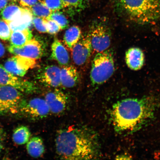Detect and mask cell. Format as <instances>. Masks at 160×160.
Here are the masks:
<instances>
[{
  "label": "cell",
  "instance_id": "1",
  "mask_svg": "<svg viewBox=\"0 0 160 160\" xmlns=\"http://www.w3.org/2000/svg\"><path fill=\"white\" fill-rule=\"evenodd\" d=\"M55 147L58 155L62 159H95L98 154L95 134L83 128H69L60 131L55 139Z\"/></svg>",
  "mask_w": 160,
  "mask_h": 160
},
{
  "label": "cell",
  "instance_id": "2",
  "mask_svg": "<svg viewBox=\"0 0 160 160\" xmlns=\"http://www.w3.org/2000/svg\"><path fill=\"white\" fill-rule=\"evenodd\" d=\"M155 100L151 98L126 99L114 105L111 116L116 131L125 132L135 131L153 115Z\"/></svg>",
  "mask_w": 160,
  "mask_h": 160
},
{
  "label": "cell",
  "instance_id": "3",
  "mask_svg": "<svg viewBox=\"0 0 160 160\" xmlns=\"http://www.w3.org/2000/svg\"><path fill=\"white\" fill-rule=\"evenodd\" d=\"M118 7L134 22L147 25L160 19V0H118Z\"/></svg>",
  "mask_w": 160,
  "mask_h": 160
},
{
  "label": "cell",
  "instance_id": "4",
  "mask_svg": "<svg viewBox=\"0 0 160 160\" xmlns=\"http://www.w3.org/2000/svg\"><path fill=\"white\" fill-rule=\"evenodd\" d=\"M112 50L108 49L97 53L92 63L90 79L94 85L102 84L108 80L115 71Z\"/></svg>",
  "mask_w": 160,
  "mask_h": 160
},
{
  "label": "cell",
  "instance_id": "5",
  "mask_svg": "<svg viewBox=\"0 0 160 160\" xmlns=\"http://www.w3.org/2000/svg\"><path fill=\"white\" fill-rule=\"evenodd\" d=\"M22 101L21 92L18 90L0 85V113L18 112Z\"/></svg>",
  "mask_w": 160,
  "mask_h": 160
},
{
  "label": "cell",
  "instance_id": "6",
  "mask_svg": "<svg viewBox=\"0 0 160 160\" xmlns=\"http://www.w3.org/2000/svg\"><path fill=\"white\" fill-rule=\"evenodd\" d=\"M90 35L94 51L99 53L109 48L111 42L112 32L107 21L103 20L96 23Z\"/></svg>",
  "mask_w": 160,
  "mask_h": 160
},
{
  "label": "cell",
  "instance_id": "7",
  "mask_svg": "<svg viewBox=\"0 0 160 160\" xmlns=\"http://www.w3.org/2000/svg\"><path fill=\"white\" fill-rule=\"evenodd\" d=\"M19 112L26 117L35 119L44 118L50 112L45 100L40 98L22 101Z\"/></svg>",
  "mask_w": 160,
  "mask_h": 160
},
{
  "label": "cell",
  "instance_id": "8",
  "mask_svg": "<svg viewBox=\"0 0 160 160\" xmlns=\"http://www.w3.org/2000/svg\"><path fill=\"white\" fill-rule=\"evenodd\" d=\"M0 85L11 86L21 92L26 93H33L37 90V88L33 83L12 74L1 64H0Z\"/></svg>",
  "mask_w": 160,
  "mask_h": 160
},
{
  "label": "cell",
  "instance_id": "9",
  "mask_svg": "<svg viewBox=\"0 0 160 160\" xmlns=\"http://www.w3.org/2000/svg\"><path fill=\"white\" fill-rule=\"evenodd\" d=\"M37 65L36 60L15 55L6 61L4 67L12 74L23 77L28 70L35 67Z\"/></svg>",
  "mask_w": 160,
  "mask_h": 160
},
{
  "label": "cell",
  "instance_id": "10",
  "mask_svg": "<svg viewBox=\"0 0 160 160\" xmlns=\"http://www.w3.org/2000/svg\"><path fill=\"white\" fill-rule=\"evenodd\" d=\"M92 50L91 35L89 33L81 38L72 49V58L74 62L79 66L85 64L91 57Z\"/></svg>",
  "mask_w": 160,
  "mask_h": 160
},
{
  "label": "cell",
  "instance_id": "11",
  "mask_svg": "<svg viewBox=\"0 0 160 160\" xmlns=\"http://www.w3.org/2000/svg\"><path fill=\"white\" fill-rule=\"evenodd\" d=\"M8 50L10 53L15 55L37 60L43 54V49L41 43L34 39H32L21 47L11 46Z\"/></svg>",
  "mask_w": 160,
  "mask_h": 160
},
{
  "label": "cell",
  "instance_id": "12",
  "mask_svg": "<svg viewBox=\"0 0 160 160\" xmlns=\"http://www.w3.org/2000/svg\"><path fill=\"white\" fill-rule=\"evenodd\" d=\"M45 101L50 111L54 114H59L65 111L68 104L67 95L59 90H55L48 93Z\"/></svg>",
  "mask_w": 160,
  "mask_h": 160
},
{
  "label": "cell",
  "instance_id": "13",
  "mask_svg": "<svg viewBox=\"0 0 160 160\" xmlns=\"http://www.w3.org/2000/svg\"><path fill=\"white\" fill-rule=\"evenodd\" d=\"M40 83L48 87L57 88L61 85V69L55 65H49L38 75Z\"/></svg>",
  "mask_w": 160,
  "mask_h": 160
},
{
  "label": "cell",
  "instance_id": "14",
  "mask_svg": "<svg viewBox=\"0 0 160 160\" xmlns=\"http://www.w3.org/2000/svg\"><path fill=\"white\" fill-rule=\"evenodd\" d=\"M125 61L129 68L133 71H138L144 64V54L139 48H130L126 52Z\"/></svg>",
  "mask_w": 160,
  "mask_h": 160
},
{
  "label": "cell",
  "instance_id": "15",
  "mask_svg": "<svg viewBox=\"0 0 160 160\" xmlns=\"http://www.w3.org/2000/svg\"><path fill=\"white\" fill-rule=\"evenodd\" d=\"M52 59L63 67L69 64L70 58L68 52L65 46L59 40L56 39L51 46Z\"/></svg>",
  "mask_w": 160,
  "mask_h": 160
},
{
  "label": "cell",
  "instance_id": "16",
  "mask_svg": "<svg viewBox=\"0 0 160 160\" xmlns=\"http://www.w3.org/2000/svg\"><path fill=\"white\" fill-rule=\"evenodd\" d=\"M79 80L78 72L73 66L67 65L61 69V85L63 87L73 88L77 85Z\"/></svg>",
  "mask_w": 160,
  "mask_h": 160
},
{
  "label": "cell",
  "instance_id": "17",
  "mask_svg": "<svg viewBox=\"0 0 160 160\" xmlns=\"http://www.w3.org/2000/svg\"><path fill=\"white\" fill-rule=\"evenodd\" d=\"M33 19V14L31 10L23 8L21 17L15 21L8 23L12 31H21L29 29L32 23Z\"/></svg>",
  "mask_w": 160,
  "mask_h": 160
},
{
  "label": "cell",
  "instance_id": "18",
  "mask_svg": "<svg viewBox=\"0 0 160 160\" xmlns=\"http://www.w3.org/2000/svg\"><path fill=\"white\" fill-rule=\"evenodd\" d=\"M28 153L31 157L38 158L43 155L45 151L42 140L39 137H34L27 143Z\"/></svg>",
  "mask_w": 160,
  "mask_h": 160
},
{
  "label": "cell",
  "instance_id": "19",
  "mask_svg": "<svg viewBox=\"0 0 160 160\" xmlns=\"http://www.w3.org/2000/svg\"><path fill=\"white\" fill-rule=\"evenodd\" d=\"M33 35L29 29L12 31L10 40L11 45L21 47L32 39Z\"/></svg>",
  "mask_w": 160,
  "mask_h": 160
},
{
  "label": "cell",
  "instance_id": "20",
  "mask_svg": "<svg viewBox=\"0 0 160 160\" xmlns=\"http://www.w3.org/2000/svg\"><path fill=\"white\" fill-rule=\"evenodd\" d=\"M82 32L80 28L73 26L66 31L64 36V41L67 47L72 49L81 38Z\"/></svg>",
  "mask_w": 160,
  "mask_h": 160
},
{
  "label": "cell",
  "instance_id": "21",
  "mask_svg": "<svg viewBox=\"0 0 160 160\" xmlns=\"http://www.w3.org/2000/svg\"><path fill=\"white\" fill-rule=\"evenodd\" d=\"M23 8L15 5H10L2 10L1 16L3 20L8 23L19 19L21 17Z\"/></svg>",
  "mask_w": 160,
  "mask_h": 160
},
{
  "label": "cell",
  "instance_id": "22",
  "mask_svg": "<svg viewBox=\"0 0 160 160\" xmlns=\"http://www.w3.org/2000/svg\"><path fill=\"white\" fill-rule=\"evenodd\" d=\"M31 133L28 128L25 126H21L14 130L12 135V139L18 145L27 143L30 139Z\"/></svg>",
  "mask_w": 160,
  "mask_h": 160
},
{
  "label": "cell",
  "instance_id": "23",
  "mask_svg": "<svg viewBox=\"0 0 160 160\" xmlns=\"http://www.w3.org/2000/svg\"><path fill=\"white\" fill-rule=\"evenodd\" d=\"M32 13L36 17L43 19L48 18L52 12L42 2L39 1L30 9Z\"/></svg>",
  "mask_w": 160,
  "mask_h": 160
},
{
  "label": "cell",
  "instance_id": "24",
  "mask_svg": "<svg viewBox=\"0 0 160 160\" xmlns=\"http://www.w3.org/2000/svg\"><path fill=\"white\" fill-rule=\"evenodd\" d=\"M48 19L55 22L61 27V30L65 29L68 27L69 21L67 18L59 11L52 12Z\"/></svg>",
  "mask_w": 160,
  "mask_h": 160
},
{
  "label": "cell",
  "instance_id": "25",
  "mask_svg": "<svg viewBox=\"0 0 160 160\" xmlns=\"http://www.w3.org/2000/svg\"><path fill=\"white\" fill-rule=\"evenodd\" d=\"M12 32L8 24L3 19L0 20V39L4 41L9 40Z\"/></svg>",
  "mask_w": 160,
  "mask_h": 160
},
{
  "label": "cell",
  "instance_id": "26",
  "mask_svg": "<svg viewBox=\"0 0 160 160\" xmlns=\"http://www.w3.org/2000/svg\"><path fill=\"white\" fill-rule=\"evenodd\" d=\"M64 8L82 9L85 7V0H62Z\"/></svg>",
  "mask_w": 160,
  "mask_h": 160
},
{
  "label": "cell",
  "instance_id": "27",
  "mask_svg": "<svg viewBox=\"0 0 160 160\" xmlns=\"http://www.w3.org/2000/svg\"><path fill=\"white\" fill-rule=\"evenodd\" d=\"M41 1L44 3L52 12L59 11L64 8L62 0H42Z\"/></svg>",
  "mask_w": 160,
  "mask_h": 160
},
{
  "label": "cell",
  "instance_id": "28",
  "mask_svg": "<svg viewBox=\"0 0 160 160\" xmlns=\"http://www.w3.org/2000/svg\"><path fill=\"white\" fill-rule=\"evenodd\" d=\"M44 19L47 33L54 35L58 33L61 31V27L55 22L51 19Z\"/></svg>",
  "mask_w": 160,
  "mask_h": 160
},
{
  "label": "cell",
  "instance_id": "29",
  "mask_svg": "<svg viewBox=\"0 0 160 160\" xmlns=\"http://www.w3.org/2000/svg\"><path fill=\"white\" fill-rule=\"evenodd\" d=\"M32 23L35 29L39 32H47L44 19L38 17H33Z\"/></svg>",
  "mask_w": 160,
  "mask_h": 160
},
{
  "label": "cell",
  "instance_id": "30",
  "mask_svg": "<svg viewBox=\"0 0 160 160\" xmlns=\"http://www.w3.org/2000/svg\"><path fill=\"white\" fill-rule=\"evenodd\" d=\"M20 5L23 8L30 10L40 0H18Z\"/></svg>",
  "mask_w": 160,
  "mask_h": 160
},
{
  "label": "cell",
  "instance_id": "31",
  "mask_svg": "<svg viewBox=\"0 0 160 160\" xmlns=\"http://www.w3.org/2000/svg\"><path fill=\"white\" fill-rule=\"evenodd\" d=\"M9 0H0V11L2 10L7 7Z\"/></svg>",
  "mask_w": 160,
  "mask_h": 160
},
{
  "label": "cell",
  "instance_id": "32",
  "mask_svg": "<svg viewBox=\"0 0 160 160\" xmlns=\"http://www.w3.org/2000/svg\"><path fill=\"white\" fill-rule=\"evenodd\" d=\"M5 50L2 44L0 42V58L2 57L5 53Z\"/></svg>",
  "mask_w": 160,
  "mask_h": 160
},
{
  "label": "cell",
  "instance_id": "33",
  "mask_svg": "<svg viewBox=\"0 0 160 160\" xmlns=\"http://www.w3.org/2000/svg\"><path fill=\"white\" fill-rule=\"evenodd\" d=\"M117 158H118L117 159H131V158H130L129 156L126 155L119 156Z\"/></svg>",
  "mask_w": 160,
  "mask_h": 160
},
{
  "label": "cell",
  "instance_id": "34",
  "mask_svg": "<svg viewBox=\"0 0 160 160\" xmlns=\"http://www.w3.org/2000/svg\"><path fill=\"white\" fill-rule=\"evenodd\" d=\"M4 137V134L3 130L0 128V141H2Z\"/></svg>",
  "mask_w": 160,
  "mask_h": 160
},
{
  "label": "cell",
  "instance_id": "35",
  "mask_svg": "<svg viewBox=\"0 0 160 160\" xmlns=\"http://www.w3.org/2000/svg\"><path fill=\"white\" fill-rule=\"evenodd\" d=\"M3 149V146L2 145L1 141H0V152H1V151H2V149Z\"/></svg>",
  "mask_w": 160,
  "mask_h": 160
},
{
  "label": "cell",
  "instance_id": "36",
  "mask_svg": "<svg viewBox=\"0 0 160 160\" xmlns=\"http://www.w3.org/2000/svg\"><path fill=\"white\" fill-rule=\"evenodd\" d=\"M9 1H11L12 2H15L18 1V0H9Z\"/></svg>",
  "mask_w": 160,
  "mask_h": 160
}]
</instances>
